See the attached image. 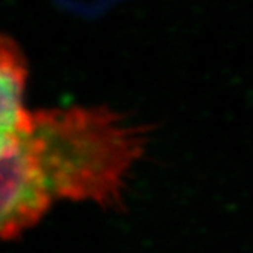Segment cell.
<instances>
[{"label":"cell","instance_id":"obj_2","mask_svg":"<svg viewBox=\"0 0 253 253\" xmlns=\"http://www.w3.org/2000/svg\"><path fill=\"white\" fill-rule=\"evenodd\" d=\"M28 131L11 140L0 142V230L3 240H15L23 232L34 227L55 200L34 157Z\"/></svg>","mask_w":253,"mask_h":253},{"label":"cell","instance_id":"obj_3","mask_svg":"<svg viewBox=\"0 0 253 253\" xmlns=\"http://www.w3.org/2000/svg\"><path fill=\"white\" fill-rule=\"evenodd\" d=\"M28 67L22 50L12 40L3 39L0 57V142L25 134L31 113L25 105Z\"/></svg>","mask_w":253,"mask_h":253},{"label":"cell","instance_id":"obj_1","mask_svg":"<svg viewBox=\"0 0 253 253\" xmlns=\"http://www.w3.org/2000/svg\"><path fill=\"white\" fill-rule=\"evenodd\" d=\"M28 140L53 198L119 208L147 130L107 107L31 113Z\"/></svg>","mask_w":253,"mask_h":253}]
</instances>
